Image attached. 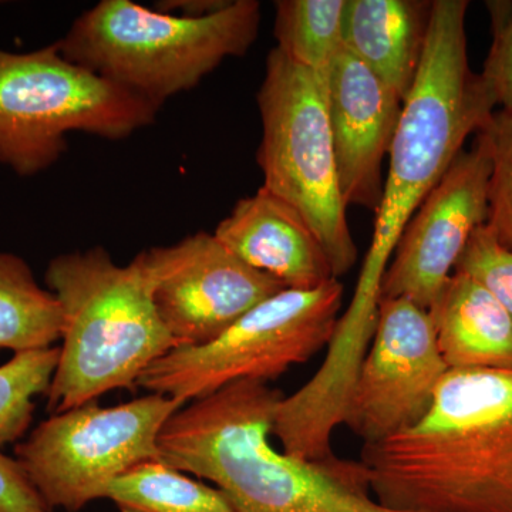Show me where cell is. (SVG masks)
<instances>
[{"label": "cell", "instance_id": "18", "mask_svg": "<svg viewBox=\"0 0 512 512\" xmlns=\"http://www.w3.org/2000/svg\"><path fill=\"white\" fill-rule=\"evenodd\" d=\"M107 498L120 512H237L220 488L192 480L160 460L117 478Z\"/></svg>", "mask_w": 512, "mask_h": 512}, {"label": "cell", "instance_id": "15", "mask_svg": "<svg viewBox=\"0 0 512 512\" xmlns=\"http://www.w3.org/2000/svg\"><path fill=\"white\" fill-rule=\"evenodd\" d=\"M433 2L346 0L343 46L392 87L412 92L426 45Z\"/></svg>", "mask_w": 512, "mask_h": 512}, {"label": "cell", "instance_id": "17", "mask_svg": "<svg viewBox=\"0 0 512 512\" xmlns=\"http://www.w3.org/2000/svg\"><path fill=\"white\" fill-rule=\"evenodd\" d=\"M56 296L18 255L0 252V352L52 348L62 335Z\"/></svg>", "mask_w": 512, "mask_h": 512}, {"label": "cell", "instance_id": "5", "mask_svg": "<svg viewBox=\"0 0 512 512\" xmlns=\"http://www.w3.org/2000/svg\"><path fill=\"white\" fill-rule=\"evenodd\" d=\"M261 19L256 0H229L204 16L174 15L130 0H101L74 20L57 45L70 62L160 109L228 57L245 55Z\"/></svg>", "mask_w": 512, "mask_h": 512}, {"label": "cell", "instance_id": "21", "mask_svg": "<svg viewBox=\"0 0 512 512\" xmlns=\"http://www.w3.org/2000/svg\"><path fill=\"white\" fill-rule=\"evenodd\" d=\"M477 136L484 141L491 161L488 221L501 244L512 249V113L494 111Z\"/></svg>", "mask_w": 512, "mask_h": 512}, {"label": "cell", "instance_id": "23", "mask_svg": "<svg viewBox=\"0 0 512 512\" xmlns=\"http://www.w3.org/2000/svg\"><path fill=\"white\" fill-rule=\"evenodd\" d=\"M493 45L485 60L483 77L495 106L512 113V3L490 2Z\"/></svg>", "mask_w": 512, "mask_h": 512}, {"label": "cell", "instance_id": "20", "mask_svg": "<svg viewBox=\"0 0 512 512\" xmlns=\"http://www.w3.org/2000/svg\"><path fill=\"white\" fill-rule=\"evenodd\" d=\"M60 349L26 350L0 366V447L25 436L40 394L49 393L59 365Z\"/></svg>", "mask_w": 512, "mask_h": 512}, {"label": "cell", "instance_id": "2", "mask_svg": "<svg viewBox=\"0 0 512 512\" xmlns=\"http://www.w3.org/2000/svg\"><path fill=\"white\" fill-rule=\"evenodd\" d=\"M359 461L392 510L512 512V372L448 370L426 416Z\"/></svg>", "mask_w": 512, "mask_h": 512}, {"label": "cell", "instance_id": "19", "mask_svg": "<svg viewBox=\"0 0 512 512\" xmlns=\"http://www.w3.org/2000/svg\"><path fill=\"white\" fill-rule=\"evenodd\" d=\"M275 5L276 47L296 63L326 72L343 47L346 0H279Z\"/></svg>", "mask_w": 512, "mask_h": 512}, {"label": "cell", "instance_id": "7", "mask_svg": "<svg viewBox=\"0 0 512 512\" xmlns=\"http://www.w3.org/2000/svg\"><path fill=\"white\" fill-rule=\"evenodd\" d=\"M325 74L296 63L278 47L269 52L258 94V164L262 187L305 218L339 279L355 266L359 251L340 194Z\"/></svg>", "mask_w": 512, "mask_h": 512}, {"label": "cell", "instance_id": "6", "mask_svg": "<svg viewBox=\"0 0 512 512\" xmlns=\"http://www.w3.org/2000/svg\"><path fill=\"white\" fill-rule=\"evenodd\" d=\"M157 106L70 62L59 45L0 49V164L20 177L52 167L74 131L120 140L150 126Z\"/></svg>", "mask_w": 512, "mask_h": 512}, {"label": "cell", "instance_id": "12", "mask_svg": "<svg viewBox=\"0 0 512 512\" xmlns=\"http://www.w3.org/2000/svg\"><path fill=\"white\" fill-rule=\"evenodd\" d=\"M490 177V156L477 136L404 229L384 274L382 299H407L429 311L474 229L488 221Z\"/></svg>", "mask_w": 512, "mask_h": 512}, {"label": "cell", "instance_id": "22", "mask_svg": "<svg viewBox=\"0 0 512 512\" xmlns=\"http://www.w3.org/2000/svg\"><path fill=\"white\" fill-rule=\"evenodd\" d=\"M454 272L483 286L512 318V249L501 244L487 222L474 229Z\"/></svg>", "mask_w": 512, "mask_h": 512}, {"label": "cell", "instance_id": "3", "mask_svg": "<svg viewBox=\"0 0 512 512\" xmlns=\"http://www.w3.org/2000/svg\"><path fill=\"white\" fill-rule=\"evenodd\" d=\"M467 0H434L412 92L389 153V174L376 211L375 232L345 315L369 326L377 320L382 284L404 229L463 151L483 130L495 103L468 62Z\"/></svg>", "mask_w": 512, "mask_h": 512}, {"label": "cell", "instance_id": "16", "mask_svg": "<svg viewBox=\"0 0 512 512\" xmlns=\"http://www.w3.org/2000/svg\"><path fill=\"white\" fill-rule=\"evenodd\" d=\"M427 312L448 370L512 372V318L470 276L453 272Z\"/></svg>", "mask_w": 512, "mask_h": 512}, {"label": "cell", "instance_id": "1", "mask_svg": "<svg viewBox=\"0 0 512 512\" xmlns=\"http://www.w3.org/2000/svg\"><path fill=\"white\" fill-rule=\"evenodd\" d=\"M281 390L242 380L192 400L165 423L158 460L210 481L237 512H406L373 497L366 468L272 447Z\"/></svg>", "mask_w": 512, "mask_h": 512}, {"label": "cell", "instance_id": "14", "mask_svg": "<svg viewBox=\"0 0 512 512\" xmlns=\"http://www.w3.org/2000/svg\"><path fill=\"white\" fill-rule=\"evenodd\" d=\"M214 235L242 262L286 289H312L335 279L328 255L305 218L264 187L239 200Z\"/></svg>", "mask_w": 512, "mask_h": 512}, {"label": "cell", "instance_id": "11", "mask_svg": "<svg viewBox=\"0 0 512 512\" xmlns=\"http://www.w3.org/2000/svg\"><path fill=\"white\" fill-rule=\"evenodd\" d=\"M140 255L158 316L177 348L212 342L256 305L286 289L208 232Z\"/></svg>", "mask_w": 512, "mask_h": 512}, {"label": "cell", "instance_id": "10", "mask_svg": "<svg viewBox=\"0 0 512 512\" xmlns=\"http://www.w3.org/2000/svg\"><path fill=\"white\" fill-rule=\"evenodd\" d=\"M447 372L429 312L407 299H382L343 424L365 444L409 429L429 412Z\"/></svg>", "mask_w": 512, "mask_h": 512}, {"label": "cell", "instance_id": "4", "mask_svg": "<svg viewBox=\"0 0 512 512\" xmlns=\"http://www.w3.org/2000/svg\"><path fill=\"white\" fill-rule=\"evenodd\" d=\"M46 284L63 316L50 413L134 389L148 367L177 348L158 316L140 254L126 266L103 247L59 255L47 266Z\"/></svg>", "mask_w": 512, "mask_h": 512}, {"label": "cell", "instance_id": "13", "mask_svg": "<svg viewBox=\"0 0 512 512\" xmlns=\"http://www.w3.org/2000/svg\"><path fill=\"white\" fill-rule=\"evenodd\" d=\"M325 77L343 202L346 208L357 205L376 212L383 197V160L392 148L404 103L345 46Z\"/></svg>", "mask_w": 512, "mask_h": 512}, {"label": "cell", "instance_id": "24", "mask_svg": "<svg viewBox=\"0 0 512 512\" xmlns=\"http://www.w3.org/2000/svg\"><path fill=\"white\" fill-rule=\"evenodd\" d=\"M0 512H52L16 458L0 451Z\"/></svg>", "mask_w": 512, "mask_h": 512}, {"label": "cell", "instance_id": "8", "mask_svg": "<svg viewBox=\"0 0 512 512\" xmlns=\"http://www.w3.org/2000/svg\"><path fill=\"white\" fill-rule=\"evenodd\" d=\"M345 286L338 278L312 289H284L201 346L175 348L137 386L174 399L198 400L242 380L269 382L328 349Z\"/></svg>", "mask_w": 512, "mask_h": 512}, {"label": "cell", "instance_id": "9", "mask_svg": "<svg viewBox=\"0 0 512 512\" xmlns=\"http://www.w3.org/2000/svg\"><path fill=\"white\" fill-rule=\"evenodd\" d=\"M185 402L150 393L53 414L16 446V460L50 510L82 511L131 468L158 460V437Z\"/></svg>", "mask_w": 512, "mask_h": 512}]
</instances>
